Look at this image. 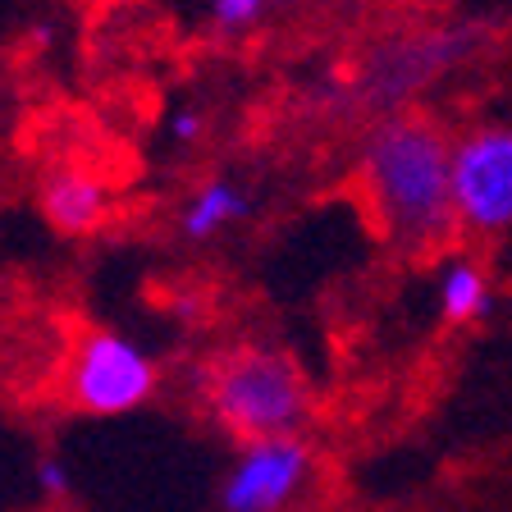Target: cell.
<instances>
[{"label": "cell", "instance_id": "8", "mask_svg": "<svg viewBox=\"0 0 512 512\" xmlns=\"http://www.w3.org/2000/svg\"><path fill=\"white\" fill-rule=\"evenodd\" d=\"M243 215H247V192L234 179H206L202 188L192 192V202L183 206L179 224L192 243H202V238H215L220 229L238 224Z\"/></svg>", "mask_w": 512, "mask_h": 512}, {"label": "cell", "instance_id": "5", "mask_svg": "<svg viewBox=\"0 0 512 512\" xmlns=\"http://www.w3.org/2000/svg\"><path fill=\"white\" fill-rule=\"evenodd\" d=\"M453 206L476 234L512 224V128H476L453 147Z\"/></svg>", "mask_w": 512, "mask_h": 512}, {"label": "cell", "instance_id": "11", "mask_svg": "<svg viewBox=\"0 0 512 512\" xmlns=\"http://www.w3.org/2000/svg\"><path fill=\"white\" fill-rule=\"evenodd\" d=\"M206 5H211L220 28H247V23H256L261 10H266V0H206Z\"/></svg>", "mask_w": 512, "mask_h": 512}, {"label": "cell", "instance_id": "4", "mask_svg": "<svg viewBox=\"0 0 512 512\" xmlns=\"http://www.w3.org/2000/svg\"><path fill=\"white\" fill-rule=\"evenodd\" d=\"M316 485V453L302 435L238 444L229 471L220 476V512H293Z\"/></svg>", "mask_w": 512, "mask_h": 512}, {"label": "cell", "instance_id": "10", "mask_svg": "<svg viewBox=\"0 0 512 512\" xmlns=\"http://www.w3.org/2000/svg\"><path fill=\"white\" fill-rule=\"evenodd\" d=\"M32 480H37V490H42L46 503H69V494H74V476H69V467H64L60 458H37V467H32Z\"/></svg>", "mask_w": 512, "mask_h": 512}, {"label": "cell", "instance_id": "2", "mask_svg": "<svg viewBox=\"0 0 512 512\" xmlns=\"http://www.w3.org/2000/svg\"><path fill=\"white\" fill-rule=\"evenodd\" d=\"M202 403L211 421L238 444L302 435L311 421V389L284 352L243 343L211 357L202 375Z\"/></svg>", "mask_w": 512, "mask_h": 512}, {"label": "cell", "instance_id": "13", "mask_svg": "<svg viewBox=\"0 0 512 512\" xmlns=\"http://www.w3.org/2000/svg\"><path fill=\"white\" fill-rule=\"evenodd\" d=\"M60 512H64V508H60Z\"/></svg>", "mask_w": 512, "mask_h": 512}, {"label": "cell", "instance_id": "9", "mask_svg": "<svg viewBox=\"0 0 512 512\" xmlns=\"http://www.w3.org/2000/svg\"><path fill=\"white\" fill-rule=\"evenodd\" d=\"M439 311L453 325L490 316V279L480 275L471 261H453L444 270V279H439Z\"/></svg>", "mask_w": 512, "mask_h": 512}, {"label": "cell", "instance_id": "12", "mask_svg": "<svg viewBox=\"0 0 512 512\" xmlns=\"http://www.w3.org/2000/svg\"><path fill=\"white\" fill-rule=\"evenodd\" d=\"M170 133L179 142H202V133H206V115L202 110H192V106H183L179 115L170 119Z\"/></svg>", "mask_w": 512, "mask_h": 512}, {"label": "cell", "instance_id": "3", "mask_svg": "<svg viewBox=\"0 0 512 512\" xmlns=\"http://www.w3.org/2000/svg\"><path fill=\"white\" fill-rule=\"evenodd\" d=\"M156 380L147 348L115 330H87L64 371V403L87 416H124L151 403Z\"/></svg>", "mask_w": 512, "mask_h": 512}, {"label": "cell", "instance_id": "1", "mask_svg": "<svg viewBox=\"0 0 512 512\" xmlns=\"http://www.w3.org/2000/svg\"><path fill=\"white\" fill-rule=\"evenodd\" d=\"M362 183L384 234L398 247L426 252L458 224L453 206V147L426 115H389L371 128Z\"/></svg>", "mask_w": 512, "mask_h": 512}, {"label": "cell", "instance_id": "7", "mask_svg": "<svg viewBox=\"0 0 512 512\" xmlns=\"http://www.w3.org/2000/svg\"><path fill=\"white\" fill-rule=\"evenodd\" d=\"M42 215L51 220L55 234H96L110 215V188L87 170H55L42 183Z\"/></svg>", "mask_w": 512, "mask_h": 512}, {"label": "cell", "instance_id": "6", "mask_svg": "<svg viewBox=\"0 0 512 512\" xmlns=\"http://www.w3.org/2000/svg\"><path fill=\"white\" fill-rule=\"evenodd\" d=\"M462 55V42L453 32H435L430 42H398L394 51H384L366 74L375 101H403L412 87H421L430 74H439V64H453Z\"/></svg>", "mask_w": 512, "mask_h": 512}]
</instances>
